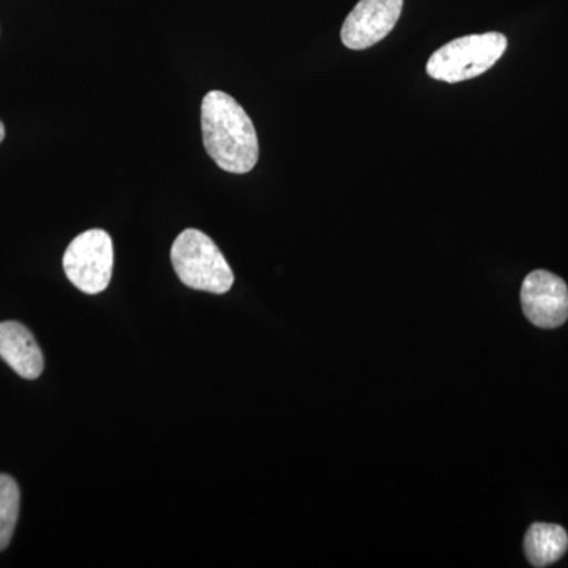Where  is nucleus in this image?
Listing matches in <instances>:
<instances>
[{
	"label": "nucleus",
	"mask_w": 568,
	"mask_h": 568,
	"mask_svg": "<svg viewBox=\"0 0 568 568\" xmlns=\"http://www.w3.org/2000/svg\"><path fill=\"white\" fill-rule=\"evenodd\" d=\"M508 41L500 32L476 33L448 41L426 63V73L436 81L462 82L480 77L506 52Z\"/></svg>",
	"instance_id": "nucleus-3"
},
{
	"label": "nucleus",
	"mask_w": 568,
	"mask_h": 568,
	"mask_svg": "<svg viewBox=\"0 0 568 568\" xmlns=\"http://www.w3.org/2000/svg\"><path fill=\"white\" fill-rule=\"evenodd\" d=\"M403 0H361L342 28V41L354 51L375 47L394 31Z\"/></svg>",
	"instance_id": "nucleus-6"
},
{
	"label": "nucleus",
	"mask_w": 568,
	"mask_h": 568,
	"mask_svg": "<svg viewBox=\"0 0 568 568\" xmlns=\"http://www.w3.org/2000/svg\"><path fill=\"white\" fill-rule=\"evenodd\" d=\"M114 246L103 230H89L71 241L63 254V271L71 284L85 294H100L110 286Z\"/></svg>",
	"instance_id": "nucleus-4"
},
{
	"label": "nucleus",
	"mask_w": 568,
	"mask_h": 568,
	"mask_svg": "<svg viewBox=\"0 0 568 568\" xmlns=\"http://www.w3.org/2000/svg\"><path fill=\"white\" fill-rule=\"evenodd\" d=\"M568 549L567 530L558 525L534 523L525 538V552L530 566L548 567L558 562Z\"/></svg>",
	"instance_id": "nucleus-8"
},
{
	"label": "nucleus",
	"mask_w": 568,
	"mask_h": 568,
	"mask_svg": "<svg viewBox=\"0 0 568 568\" xmlns=\"http://www.w3.org/2000/svg\"><path fill=\"white\" fill-rule=\"evenodd\" d=\"M20 487L6 474H0V551L9 547L20 517Z\"/></svg>",
	"instance_id": "nucleus-9"
},
{
	"label": "nucleus",
	"mask_w": 568,
	"mask_h": 568,
	"mask_svg": "<svg viewBox=\"0 0 568 568\" xmlns=\"http://www.w3.org/2000/svg\"><path fill=\"white\" fill-rule=\"evenodd\" d=\"M0 358L24 379L43 373L44 358L28 327L17 321L0 323Z\"/></svg>",
	"instance_id": "nucleus-7"
},
{
	"label": "nucleus",
	"mask_w": 568,
	"mask_h": 568,
	"mask_svg": "<svg viewBox=\"0 0 568 568\" xmlns=\"http://www.w3.org/2000/svg\"><path fill=\"white\" fill-rule=\"evenodd\" d=\"M204 148L226 173L246 174L260 159V142L250 115L226 92L212 91L201 106Z\"/></svg>",
	"instance_id": "nucleus-1"
},
{
	"label": "nucleus",
	"mask_w": 568,
	"mask_h": 568,
	"mask_svg": "<svg viewBox=\"0 0 568 568\" xmlns=\"http://www.w3.org/2000/svg\"><path fill=\"white\" fill-rule=\"evenodd\" d=\"M521 306L525 316L537 327H560L568 320L566 282L548 271L530 272L523 282Z\"/></svg>",
	"instance_id": "nucleus-5"
},
{
	"label": "nucleus",
	"mask_w": 568,
	"mask_h": 568,
	"mask_svg": "<svg viewBox=\"0 0 568 568\" xmlns=\"http://www.w3.org/2000/svg\"><path fill=\"white\" fill-rule=\"evenodd\" d=\"M175 274L185 286L212 294H226L233 287L234 274L226 257L207 234L185 230L171 248Z\"/></svg>",
	"instance_id": "nucleus-2"
},
{
	"label": "nucleus",
	"mask_w": 568,
	"mask_h": 568,
	"mask_svg": "<svg viewBox=\"0 0 568 568\" xmlns=\"http://www.w3.org/2000/svg\"><path fill=\"white\" fill-rule=\"evenodd\" d=\"M3 138H6V126H3V123L0 122V142L3 141Z\"/></svg>",
	"instance_id": "nucleus-10"
}]
</instances>
